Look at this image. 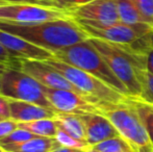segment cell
I'll list each match as a JSON object with an SVG mask.
<instances>
[{
  "instance_id": "cell-16",
  "label": "cell",
  "mask_w": 153,
  "mask_h": 152,
  "mask_svg": "<svg viewBox=\"0 0 153 152\" xmlns=\"http://www.w3.org/2000/svg\"><path fill=\"white\" fill-rule=\"evenodd\" d=\"M59 128L65 130L73 138L87 143L85 139V126L81 115L74 114H61L57 113L55 116Z\"/></svg>"
},
{
  "instance_id": "cell-25",
  "label": "cell",
  "mask_w": 153,
  "mask_h": 152,
  "mask_svg": "<svg viewBox=\"0 0 153 152\" xmlns=\"http://www.w3.org/2000/svg\"><path fill=\"white\" fill-rule=\"evenodd\" d=\"M147 24L153 27V0H132Z\"/></svg>"
},
{
  "instance_id": "cell-17",
  "label": "cell",
  "mask_w": 153,
  "mask_h": 152,
  "mask_svg": "<svg viewBox=\"0 0 153 152\" xmlns=\"http://www.w3.org/2000/svg\"><path fill=\"white\" fill-rule=\"evenodd\" d=\"M18 125L19 127L31 132L36 136H43V138H54L59 130V125L55 118L36 120L27 123H19Z\"/></svg>"
},
{
  "instance_id": "cell-22",
  "label": "cell",
  "mask_w": 153,
  "mask_h": 152,
  "mask_svg": "<svg viewBox=\"0 0 153 152\" xmlns=\"http://www.w3.org/2000/svg\"><path fill=\"white\" fill-rule=\"evenodd\" d=\"M55 141L61 147H66V148H76V149H88L89 145L88 143L79 141L77 139L73 138L69 133H67L65 130L59 128L56 134L54 136Z\"/></svg>"
},
{
  "instance_id": "cell-28",
  "label": "cell",
  "mask_w": 153,
  "mask_h": 152,
  "mask_svg": "<svg viewBox=\"0 0 153 152\" xmlns=\"http://www.w3.org/2000/svg\"><path fill=\"white\" fill-rule=\"evenodd\" d=\"M8 98L4 97L0 94V117L3 119H10V108Z\"/></svg>"
},
{
  "instance_id": "cell-7",
  "label": "cell",
  "mask_w": 153,
  "mask_h": 152,
  "mask_svg": "<svg viewBox=\"0 0 153 152\" xmlns=\"http://www.w3.org/2000/svg\"><path fill=\"white\" fill-rule=\"evenodd\" d=\"M73 18L71 13L34 3H0V21L31 25Z\"/></svg>"
},
{
  "instance_id": "cell-29",
  "label": "cell",
  "mask_w": 153,
  "mask_h": 152,
  "mask_svg": "<svg viewBox=\"0 0 153 152\" xmlns=\"http://www.w3.org/2000/svg\"><path fill=\"white\" fill-rule=\"evenodd\" d=\"M147 71L153 74V45L147 51Z\"/></svg>"
},
{
  "instance_id": "cell-27",
  "label": "cell",
  "mask_w": 153,
  "mask_h": 152,
  "mask_svg": "<svg viewBox=\"0 0 153 152\" xmlns=\"http://www.w3.org/2000/svg\"><path fill=\"white\" fill-rule=\"evenodd\" d=\"M0 64H3L6 66H12V67H20V61L13 57L8 53V51L2 46L0 43Z\"/></svg>"
},
{
  "instance_id": "cell-9",
  "label": "cell",
  "mask_w": 153,
  "mask_h": 152,
  "mask_svg": "<svg viewBox=\"0 0 153 152\" xmlns=\"http://www.w3.org/2000/svg\"><path fill=\"white\" fill-rule=\"evenodd\" d=\"M45 96L53 110L61 114L87 115L99 113L98 106L85 96L70 90L50 89L43 85Z\"/></svg>"
},
{
  "instance_id": "cell-2",
  "label": "cell",
  "mask_w": 153,
  "mask_h": 152,
  "mask_svg": "<svg viewBox=\"0 0 153 152\" xmlns=\"http://www.w3.org/2000/svg\"><path fill=\"white\" fill-rule=\"evenodd\" d=\"M90 41L126 87L129 96L141 97V74L147 69V54L137 51L131 45L116 44L93 38H90Z\"/></svg>"
},
{
  "instance_id": "cell-23",
  "label": "cell",
  "mask_w": 153,
  "mask_h": 152,
  "mask_svg": "<svg viewBox=\"0 0 153 152\" xmlns=\"http://www.w3.org/2000/svg\"><path fill=\"white\" fill-rule=\"evenodd\" d=\"M142 95L139 99L144 100L147 103L153 105V74L144 70L141 74Z\"/></svg>"
},
{
  "instance_id": "cell-24",
  "label": "cell",
  "mask_w": 153,
  "mask_h": 152,
  "mask_svg": "<svg viewBox=\"0 0 153 152\" xmlns=\"http://www.w3.org/2000/svg\"><path fill=\"white\" fill-rule=\"evenodd\" d=\"M34 136H36L32 134L31 132L27 131V130L23 129L21 127H18L12 133H10L7 136H5V138L0 141V146L8 145V144H19V143H23V142H26V141L31 140Z\"/></svg>"
},
{
  "instance_id": "cell-13",
  "label": "cell",
  "mask_w": 153,
  "mask_h": 152,
  "mask_svg": "<svg viewBox=\"0 0 153 152\" xmlns=\"http://www.w3.org/2000/svg\"><path fill=\"white\" fill-rule=\"evenodd\" d=\"M85 126V139L90 146L106 141L108 139L121 136L111 121L100 113L81 115Z\"/></svg>"
},
{
  "instance_id": "cell-3",
  "label": "cell",
  "mask_w": 153,
  "mask_h": 152,
  "mask_svg": "<svg viewBox=\"0 0 153 152\" xmlns=\"http://www.w3.org/2000/svg\"><path fill=\"white\" fill-rule=\"evenodd\" d=\"M53 57L97 77L117 92L129 96L126 87L115 75L104 57L95 48L90 39L57 51L53 54Z\"/></svg>"
},
{
  "instance_id": "cell-11",
  "label": "cell",
  "mask_w": 153,
  "mask_h": 152,
  "mask_svg": "<svg viewBox=\"0 0 153 152\" xmlns=\"http://www.w3.org/2000/svg\"><path fill=\"white\" fill-rule=\"evenodd\" d=\"M20 69L42 85L50 89L70 90L79 93L78 90L64 76L42 61H21ZM80 94V93H79ZM82 95V94H81Z\"/></svg>"
},
{
  "instance_id": "cell-33",
  "label": "cell",
  "mask_w": 153,
  "mask_h": 152,
  "mask_svg": "<svg viewBox=\"0 0 153 152\" xmlns=\"http://www.w3.org/2000/svg\"><path fill=\"white\" fill-rule=\"evenodd\" d=\"M87 152H100V151H97V150H94V149H92L91 147H89V148L87 149Z\"/></svg>"
},
{
  "instance_id": "cell-20",
  "label": "cell",
  "mask_w": 153,
  "mask_h": 152,
  "mask_svg": "<svg viewBox=\"0 0 153 152\" xmlns=\"http://www.w3.org/2000/svg\"><path fill=\"white\" fill-rule=\"evenodd\" d=\"M90 147L94 150L100 152H135L122 136L108 139V140Z\"/></svg>"
},
{
  "instance_id": "cell-19",
  "label": "cell",
  "mask_w": 153,
  "mask_h": 152,
  "mask_svg": "<svg viewBox=\"0 0 153 152\" xmlns=\"http://www.w3.org/2000/svg\"><path fill=\"white\" fill-rule=\"evenodd\" d=\"M131 102L143 121L153 147V105L139 98L131 97Z\"/></svg>"
},
{
  "instance_id": "cell-6",
  "label": "cell",
  "mask_w": 153,
  "mask_h": 152,
  "mask_svg": "<svg viewBox=\"0 0 153 152\" xmlns=\"http://www.w3.org/2000/svg\"><path fill=\"white\" fill-rule=\"evenodd\" d=\"M0 94L10 100L31 102L53 110L52 105L45 96L43 85L23 72L20 67H6L2 77Z\"/></svg>"
},
{
  "instance_id": "cell-36",
  "label": "cell",
  "mask_w": 153,
  "mask_h": 152,
  "mask_svg": "<svg viewBox=\"0 0 153 152\" xmlns=\"http://www.w3.org/2000/svg\"><path fill=\"white\" fill-rule=\"evenodd\" d=\"M0 152H4V151H3V150H2V149H1V148H0Z\"/></svg>"
},
{
  "instance_id": "cell-37",
  "label": "cell",
  "mask_w": 153,
  "mask_h": 152,
  "mask_svg": "<svg viewBox=\"0 0 153 152\" xmlns=\"http://www.w3.org/2000/svg\"><path fill=\"white\" fill-rule=\"evenodd\" d=\"M43 1H44V0H42V4H43Z\"/></svg>"
},
{
  "instance_id": "cell-38",
  "label": "cell",
  "mask_w": 153,
  "mask_h": 152,
  "mask_svg": "<svg viewBox=\"0 0 153 152\" xmlns=\"http://www.w3.org/2000/svg\"><path fill=\"white\" fill-rule=\"evenodd\" d=\"M0 3H1V2H0Z\"/></svg>"
},
{
  "instance_id": "cell-1",
  "label": "cell",
  "mask_w": 153,
  "mask_h": 152,
  "mask_svg": "<svg viewBox=\"0 0 153 152\" xmlns=\"http://www.w3.org/2000/svg\"><path fill=\"white\" fill-rule=\"evenodd\" d=\"M0 29L24 39L52 54L90 39L87 31L74 18L31 25L0 21Z\"/></svg>"
},
{
  "instance_id": "cell-14",
  "label": "cell",
  "mask_w": 153,
  "mask_h": 152,
  "mask_svg": "<svg viewBox=\"0 0 153 152\" xmlns=\"http://www.w3.org/2000/svg\"><path fill=\"white\" fill-rule=\"evenodd\" d=\"M10 119L17 123H27L41 119H52L55 118L57 113L36 103L19 100H10Z\"/></svg>"
},
{
  "instance_id": "cell-18",
  "label": "cell",
  "mask_w": 153,
  "mask_h": 152,
  "mask_svg": "<svg viewBox=\"0 0 153 152\" xmlns=\"http://www.w3.org/2000/svg\"><path fill=\"white\" fill-rule=\"evenodd\" d=\"M120 22L128 25L144 24L145 20L137 10L132 0H116Z\"/></svg>"
},
{
  "instance_id": "cell-12",
  "label": "cell",
  "mask_w": 153,
  "mask_h": 152,
  "mask_svg": "<svg viewBox=\"0 0 153 152\" xmlns=\"http://www.w3.org/2000/svg\"><path fill=\"white\" fill-rule=\"evenodd\" d=\"M0 43L18 61H46L53 54L24 39L0 29Z\"/></svg>"
},
{
  "instance_id": "cell-4",
  "label": "cell",
  "mask_w": 153,
  "mask_h": 152,
  "mask_svg": "<svg viewBox=\"0 0 153 152\" xmlns=\"http://www.w3.org/2000/svg\"><path fill=\"white\" fill-rule=\"evenodd\" d=\"M98 110L113 123L120 136L135 152H153L148 132L131 102V98L123 103L101 104Z\"/></svg>"
},
{
  "instance_id": "cell-26",
  "label": "cell",
  "mask_w": 153,
  "mask_h": 152,
  "mask_svg": "<svg viewBox=\"0 0 153 152\" xmlns=\"http://www.w3.org/2000/svg\"><path fill=\"white\" fill-rule=\"evenodd\" d=\"M19 127L18 123L13 119H4L0 121V141L12 133Z\"/></svg>"
},
{
  "instance_id": "cell-21",
  "label": "cell",
  "mask_w": 153,
  "mask_h": 152,
  "mask_svg": "<svg viewBox=\"0 0 153 152\" xmlns=\"http://www.w3.org/2000/svg\"><path fill=\"white\" fill-rule=\"evenodd\" d=\"M92 1H94V0H44L42 5L66 10V12L71 13V15H72V13L76 8L80 7L87 3H90Z\"/></svg>"
},
{
  "instance_id": "cell-32",
  "label": "cell",
  "mask_w": 153,
  "mask_h": 152,
  "mask_svg": "<svg viewBox=\"0 0 153 152\" xmlns=\"http://www.w3.org/2000/svg\"><path fill=\"white\" fill-rule=\"evenodd\" d=\"M6 65H3V64H0V93H1V85H2V77H3V73L5 71Z\"/></svg>"
},
{
  "instance_id": "cell-5",
  "label": "cell",
  "mask_w": 153,
  "mask_h": 152,
  "mask_svg": "<svg viewBox=\"0 0 153 152\" xmlns=\"http://www.w3.org/2000/svg\"><path fill=\"white\" fill-rule=\"evenodd\" d=\"M47 65L59 71L66 79H68L80 94L90 99L97 106L106 103H123L131 97L125 96L117 92L100 80L97 77L82 71V70L70 66L59 59L51 57L44 61Z\"/></svg>"
},
{
  "instance_id": "cell-8",
  "label": "cell",
  "mask_w": 153,
  "mask_h": 152,
  "mask_svg": "<svg viewBox=\"0 0 153 152\" xmlns=\"http://www.w3.org/2000/svg\"><path fill=\"white\" fill-rule=\"evenodd\" d=\"M87 31L90 38L116 43V44L132 45L141 38L149 35L153 31V27L147 23L137 25H128L122 22L104 26H93L89 24L79 23Z\"/></svg>"
},
{
  "instance_id": "cell-15",
  "label": "cell",
  "mask_w": 153,
  "mask_h": 152,
  "mask_svg": "<svg viewBox=\"0 0 153 152\" xmlns=\"http://www.w3.org/2000/svg\"><path fill=\"white\" fill-rule=\"evenodd\" d=\"M59 145L54 138L34 136L33 139L19 144H8L0 146L4 152H52Z\"/></svg>"
},
{
  "instance_id": "cell-34",
  "label": "cell",
  "mask_w": 153,
  "mask_h": 152,
  "mask_svg": "<svg viewBox=\"0 0 153 152\" xmlns=\"http://www.w3.org/2000/svg\"><path fill=\"white\" fill-rule=\"evenodd\" d=\"M151 42H152V45H153V31L151 33Z\"/></svg>"
},
{
  "instance_id": "cell-31",
  "label": "cell",
  "mask_w": 153,
  "mask_h": 152,
  "mask_svg": "<svg viewBox=\"0 0 153 152\" xmlns=\"http://www.w3.org/2000/svg\"><path fill=\"white\" fill-rule=\"evenodd\" d=\"M52 152H87V149H76V148H66V147H61L56 148Z\"/></svg>"
},
{
  "instance_id": "cell-30",
  "label": "cell",
  "mask_w": 153,
  "mask_h": 152,
  "mask_svg": "<svg viewBox=\"0 0 153 152\" xmlns=\"http://www.w3.org/2000/svg\"><path fill=\"white\" fill-rule=\"evenodd\" d=\"M1 3H34L42 5V0H0Z\"/></svg>"
},
{
  "instance_id": "cell-10",
  "label": "cell",
  "mask_w": 153,
  "mask_h": 152,
  "mask_svg": "<svg viewBox=\"0 0 153 152\" xmlns=\"http://www.w3.org/2000/svg\"><path fill=\"white\" fill-rule=\"evenodd\" d=\"M78 23L93 26H104L120 22L116 0H94L72 13Z\"/></svg>"
},
{
  "instance_id": "cell-35",
  "label": "cell",
  "mask_w": 153,
  "mask_h": 152,
  "mask_svg": "<svg viewBox=\"0 0 153 152\" xmlns=\"http://www.w3.org/2000/svg\"><path fill=\"white\" fill-rule=\"evenodd\" d=\"M2 120H4V119L2 117H0V121H2Z\"/></svg>"
}]
</instances>
